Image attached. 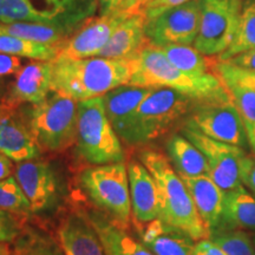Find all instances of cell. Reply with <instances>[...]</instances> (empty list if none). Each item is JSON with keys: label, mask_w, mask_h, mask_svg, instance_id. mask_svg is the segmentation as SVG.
Listing matches in <instances>:
<instances>
[{"label": "cell", "mask_w": 255, "mask_h": 255, "mask_svg": "<svg viewBox=\"0 0 255 255\" xmlns=\"http://www.w3.org/2000/svg\"><path fill=\"white\" fill-rule=\"evenodd\" d=\"M52 66V92L76 102L101 97L130 84L132 76L131 59L57 57Z\"/></svg>", "instance_id": "obj_1"}, {"label": "cell", "mask_w": 255, "mask_h": 255, "mask_svg": "<svg viewBox=\"0 0 255 255\" xmlns=\"http://www.w3.org/2000/svg\"><path fill=\"white\" fill-rule=\"evenodd\" d=\"M139 161L152 175L159 195V218L170 227L186 233L194 241L208 239L186 184L164 152L146 148L139 152Z\"/></svg>", "instance_id": "obj_2"}, {"label": "cell", "mask_w": 255, "mask_h": 255, "mask_svg": "<svg viewBox=\"0 0 255 255\" xmlns=\"http://www.w3.org/2000/svg\"><path fill=\"white\" fill-rule=\"evenodd\" d=\"M130 84L141 87L169 88L184 94L200 103L227 102L232 97L216 75L196 76L178 70L158 47L150 43L132 58Z\"/></svg>", "instance_id": "obj_3"}, {"label": "cell", "mask_w": 255, "mask_h": 255, "mask_svg": "<svg viewBox=\"0 0 255 255\" xmlns=\"http://www.w3.org/2000/svg\"><path fill=\"white\" fill-rule=\"evenodd\" d=\"M23 113L41 152L58 154L77 142L78 102L51 92Z\"/></svg>", "instance_id": "obj_4"}, {"label": "cell", "mask_w": 255, "mask_h": 255, "mask_svg": "<svg viewBox=\"0 0 255 255\" xmlns=\"http://www.w3.org/2000/svg\"><path fill=\"white\" fill-rule=\"evenodd\" d=\"M199 103L173 89L156 87L136 110L130 146H145L168 135Z\"/></svg>", "instance_id": "obj_5"}, {"label": "cell", "mask_w": 255, "mask_h": 255, "mask_svg": "<svg viewBox=\"0 0 255 255\" xmlns=\"http://www.w3.org/2000/svg\"><path fill=\"white\" fill-rule=\"evenodd\" d=\"M81 190L91 205L124 228L132 219L129 175L126 162L90 165L78 175Z\"/></svg>", "instance_id": "obj_6"}, {"label": "cell", "mask_w": 255, "mask_h": 255, "mask_svg": "<svg viewBox=\"0 0 255 255\" xmlns=\"http://www.w3.org/2000/svg\"><path fill=\"white\" fill-rule=\"evenodd\" d=\"M77 152L90 165L126 161L122 141L111 126L103 96L78 102Z\"/></svg>", "instance_id": "obj_7"}, {"label": "cell", "mask_w": 255, "mask_h": 255, "mask_svg": "<svg viewBox=\"0 0 255 255\" xmlns=\"http://www.w3.org/2000/svg\"><path fill=\"white\" fill-rule=\"evenodd\" d=\"M201 20L194 47L207 57L218 58L237 33L244 0H200Z\"/></svg>", "instance_id": "obj_8"}, {"label": "cell", "mask_w": 255, "mask_h": 255, "mask_svg": "<svg viewBox=\"0 0 255 255\" xmlns=\"http://www.w3.org/2000/svg\"><path fill=\"white\" fill-rule=\"evenodd\" d=\"M180 132L200 149L209 167V177L227 193L237 189L241 183V173L247 151L240 146L228 144L203 135L193 128L183 126Z\"/></svg>", "instance_id": "obj_9"}, {"label": "cell", "mask_w": 255, "mask_h": 255, "mask_svg": "<svg viewBox=\"0 0 255 255\" xmlns=\"http://www.w3.org/2000/svg\"><path fill=\"white\" fill-rule=\"evenodd\" d=\"M183 126L193 128L216 141L240 146L245 150L250 148L241 116L232 100L199 103L191 110Z\"/></svg>", "instance_id": "obj_10"}, {"label": "cell", "mask_w": 255, "mask_h": 255, "mask_svg": "<svg viewBox=\"0 0 255 255\" xmlns=\"http://www.w3.org/2000/svg\"><path fill=\"white\" fill-rule=\"evenodd\" d=\"M201 20L200 0H190L167 9L157 17L145 20V36L156 47L165 45L193 46L199 34Z\"/></svg>", "instance_id": "obj_11"}, {"label": "cell", "mask_w": 255, "mask_h": 255, "mask_svg": "<svg viewBox=\"0 0 255 255\" xmlns=\"http://www.w3.org/2000/svg\"><path fill=\"white\" fill-rule=\"evenodd\" d=\"M14 176L30 201L32 214H43L56 209L63 197V183L50 162L28 159L15 164Z\"/></svg>", "instance_id": "obj_12"}, {"label": "cell", "mask_w": 255, "mask_h": 255, "mask_svg": "<svg viewBox=\"0 0 255 255\" xmlns=\"http://www.w3.org/2000/svg\"><path fill=\"white\" fill-rule=\"evenodd\" d=\"M129 13L113 15H100L98 18L90 17L70 36L60 47L57 57L66 58H92L107 45L111 34L122 23Z\"/></svg>", "instance_id": "obj_13"}, {"label": "cell", "mask_w": 255, "mask_h": 255, "mask_svg": "<svg viewBox=\"0 0 255 255\" xmlns=\"http://www.w3.org/2000/svg\"><path fill=\"white\" fill-rule=\"evenodd\" d=\"M0 151L15 163L41 155L23 111L5 103H0Z\"/></svg>", "instance_id": "obj_14"}, {"label": "cell", "mask_w": 255, "mask_h": 255, "mask_svg": "<svg viewBox=\"0 0 255 255\" xmlns=\"http://www.w3.org/2000/svg\"><path fill=\"white\" fill-rule=\"evenodd\" d=\"M155 88L128 84L114 89L103 96L108 119L121 141L127 145L131 144L136 110Z\"/></svg>", "instance_id": "obj_15"}, {"label": "cell", "mask_w": 255, "mask_h": 255, "mask_svg": "<svg viewBox=\"0 0 255 255\" xmlns=\"http://www.w3.org/2000/svg\"><path fill=\"white\" fill-rule=\"evenodd\" d=\"M56 234L65 255H105L100 237L84 208H77L64 215Z\"/></svg>", "instance_id": "obj_16"}, {"label": "cell", "mask_w": 255, "mask_h": 255, "mask_svg": "<svg viewBox=\"0 0 255 255\" xmlns=\"http://www.w3.org/2000/svg\"><path fill=\"white\" fill-rule=\"evenodd\" d=\"M52 60H32L23 66L9 89L4 103L19 107L21 104H37L52 92Z\"/></svg>", "instance_id": "obj_17"}, {"label": "cell", "mask_w": 255, "mask_h": 255, "mask_svg": "<svg viewBox=\"0 0 255 255\" xmlns=\"http://www.w3.org/2000/svg\"><path fill=\"white\" fill-rule=\"evenodd\" d=\"M38 24L59 25L77 30L95 13L97 0H24Z\"/></svg>", "instance_id": "obj_18"}, {"label": "cell", "mask_w": 255, "mask_h": 255, "mask_svg": "<svg viewBox=\"0 0 255 255\" xmlns=\"http://www.w3.org/2000/svg\"><path fill=\"white\" fill-rule=\"evenodd\" d=\"M128 165L133 223H146L159 218L157 184L141 161Z\"/></svg>", "instance_id": "obj_19"}, {"label": "cell", "mask_w": 255, "mask_h": 255, "mask_svg": "<svg viewBox=\"0 0 255 255\" xmlns=\"http://www.w3.org/2000/svg\"><path fill=\"white\" fill-rule=\"evenodd\" d=\"M139 241L155 255H190L194 241L186 233L170 227L161 219L133 223Z\"/></svg>", "instance_id": "obj_20"}, {"label": "cell", "mask_w": 255, "mask_h": 255, "mask_svg": "<svg viewBox=\"0 0 255 255\" xmlns=\"http://www.w3.org/2000/svg\"><path fill=\"white\" fill-rule=\"evenodd\" d=\"M144 14L132 13L121 23L96 57L108 59H132L149 43L145 36Z\"/></svg>", "instance_id": "obj_21"}, {"label": "cell", "mask_w": 255, "mask_h": 255, "mask_svg": "<svg viewBox=\"0 0 255 255\" xmlns=\"http://www.w3.org/2000/svg\"><path fill=\"white\" fill-rule=\"evenodd\" d=\"M181 178L186 184L197 213L210 237V234L218 231L221 223L225 191L209 177V175L181 176Z\"/></svg>", "instance_id": "obj_22"}, {"label": "cell", "mask_w": 255, "mask_h": 255, "mask_svg": "<svg viewBox=\"0 0 255 255\" xmlns=\"http://www.w3.org/2000/svg\"><path fill=\"white\" fill-rule=\"evenodd\" d=\"M84 212L100 237L105 255H155L141 241L131 237L127 228L117 225L98 209H84Z\"/></svg>", "instance_id": "obj_23"}, {"label": "cell", "mask_w": 255, "mask_h": 255, "mask_svg": "<svg viewBox=\"0 0 255 255\" xmlns=\"http://www.w3.org/2000/svg\"><path fill=\"white\" fill-rule=\"evenodd\" d=\"M229 229L255 233V196L244 184L225 193L223 197L221 223L216 232Z\"/></svg>", "instance_id": "obj_24"}, {"label": "cell", "mask_w": 255, "mask_h": 255, "mask_svg": "<svg viewBox=\"0 0 255 255\" xmlns=\"http://www.w3.org/2000/svg\"><path fill=\"white\" fill-rule=\"evenodd\" d=\"M168 158L180 176L208 175L209 167L205 155L181 132L171 133L165 142Z\"/></svg>", "instance_id": "obj_25"}, {"label": "cell", "mask_w": 255, "mask_h": 255, "mask_svg": "<svg viewBox=\"0 0 255 255\" xmlns=\"http://www.w3.org/2000/svg\"><path fill=\"white\" fill-rule=\"evenodd\" d=\"M75 31L73 28L59 26V25L25 23V21L11 24L0 23V33L37 41V43L49 44V45L62 46Z\"/></svg>", "instance_id": "obj_26"}, {"label": "cell", "mask_w": 255, "mask_h": 255, "mask_svg": "<svg viewBox=\"0 0 255 255\" xmlns=\"http://www.w3.org/2000/svg\"><path fill=\"white\" fill-rule=\"evenodd\" d=\"M173 65L188 75L203 77L215 75L216 58L207 57L189 45H165L158 47Z\"/></svg>", "instance_id": "obj_27"}, {"label": "cell", "mask_w": 255, "mask_h": 255, "mask_svg": "<svg viewBox=\"0 0 255 255\" xmlns=\"http://www.w3.org/2000/svg\"><path fill=\"white\" fill-rule=\"evenodd\" d=\"M60 47L62 46L37 43V41L0 33V53H6V55L23 57L32 60L51 62L59 55Z\"/></svg>", "instance_id": "obj_28"}, {"label": "cell", "mask_w": 255, "mask_h": 255, "mask_svg": "<svg viewBox=\"0 0 255 255\" xmlns=\"http://www.w3.org/2000/svg\"><path fill=\"white\" fill-rule=\"evenodd\" d=\"M14 255H65L56 238L33 227H25L13 242Z\"/></svg>", "instance_id": "obj_29"}, {"label": "cell", "mask_w": 255, "mask_h": 255, "mask_svg": "<svg viewBox=\"0 0 255 255\" xmlns=\"http://www.w3.org/2000/svg\"><path fill=\"white\" fill-rule=\"evenodd\" d=\"M255 47V0H244L242 5L240 24L235 33L234 39L228 49L221 53L218 58L220 62H225L240 55L245 51Z\"/></svg>", "instance_id": "obj_30"}, {"label": "cell", "mask_w": 255, "mask_h": 255, "mask_svg": "<svg viewBox=\"0 0 255 255\" xmlns=\"http://www.w3.org/2000/svg\"><path fill=\"white\" fill-rule=\"evenodd\" d=\"M223 85L228 90L233 103L240 114L250 149L255 156V91L234 83H225Z\"/></svg>", "instance_id": "obj_31"}, {"label": "cell", "mask_w": 255, "mask_h": 255, "mask_svg": "<svg viewBox=\"0 0 255 255\" xmlns=\"http://www.w3.org/2000/svg\"><path fill=\"white\" fill-rule=\"evenodd\" d=\"M0 209L21 218L32 214L30 201L14 175L0 181Z\"/></svg>", "instance_id": "obj_32"}, {"label": "cell", "mask_w": 255, "mask_h": 255, "mask_svg": "<svg viewBox=\"0 0 255 255\" xmlns=\"http://www.w3.org/2000/svg\"><path fill=\"white\" fill-rule=\"evenodd\" d=\"M227 255H255L253 239L241 229H229L213 233L208 238Z\"/></svg>", "instance_id": "obj_33"}, {"label": "cell", "mask_w": 255, "mask_h": 255, "mask_svg": "<svg viewBox=\"0 0 255 255\" xmlns=\"http://www.w3.org/2000/svg\"><path fill=\"white\" fill-rule=\"evenodd\" d=\"M215 75L221 79L223 84L234 83L255 91V71L237 68L227 62H220L216 59Z\"/></svg>", "instance_id": "obj_34"}, {"label": "cell", "mask_w": 255, "mask_h": 255, "mask_svg": "<svg viewBox=\"0 0 255 255\" xmlns=\"http://www.w3.org/2000/svg\"><path fill=\"white\" fill-rule=\"evenodd\" d=\"M18 21L37 23V19L24 0H0V23L11 24Z\"/></svg>", "instance_id": "obj_35"}, {"label": "cell", "mask_w": 255, "mask_h": 255, "mask_svg": "<svg viewBox=\"0 0 255 255\" xmlns=\"http://www.w3.org/2000/svg\"><path fill=\"white\" fill-rule=\"evenodd\" d=\"M24 228V218L0 209V244H13Z\"/></svg>", "instance_id": "obj_36"}, {"label": "cell", "mask_w": 255, "mask_h": 255, "mask_svg": "<svg viewBox=\"0 0 255 255\" xmlns=\"http://www.w3.org/2000/svg\"><path fill=\"white\" fill-rule=\"evenodd\" d=\"M188 1H190V0H151L139 12L144 14L145 19H151L163 13L167 9L177 7V6L186 4Z\"/></svg>", "instance_id": "obj_37"}, {"label": "cell", "mask_w": 255, "mask_h": 255, "mask_svg": "<svg viewBox=\"0 0 255 255\" xmlns=\"http://www.w3.org/2000/svg\"><path fill=\"white\" fill-rule=\"evenodd\" d=\"M241 183L255 196V156L248 155L242 167Z\"/></svg>", "instance_id": "obj_38"}, {"label": "cell", "mask_w": 255, "mask_h": 255, "mask_svg": "<svg viewBox=\"0 0 255 255\" xmlns=\"http://www.w3.org/2000/svg\"><path fill=\"white\" fill-rule=\"evenodd\" d=\"M21 68L20 57L0 53V77L17 75Z\"/></svg>", "instance_id": "obj_39"}, {"label": "cell", "mask_w": 255, "mask_h": 255, "mask_svg": "<svg viewBox=\"0 0 255 255\" xmlns=\"http://www.w3.org/2000/svg\"><path fill=\"white\" fill-rule=\"evenodd\" d=\"M190 255H227L214 241L210 239H202L195 242Z\"/></svg>", "instance_id": "obj_40"}, {"label": "cell", "mask_w": 255, "mask_h": 255, "mask_svg": "<svg viewBox=\"0 0 255 255\" xmlns=\"http://www.w3.org/2000/svg\"><path fill=\"white\" fill-rule=\"evenodd\" d=\"M237 68L250 70V71H255V47L254 49L247 50L240 55L233 57V58L225 60Z\"/></svg>", "instance_id": "obj_41"}, {"label": "cell", "mask_w": 255, "mask_h": 255, "mask_svg": "<svg viewBox=\"0 0 255 255\" xmlns=\"http://www.w3.org/2000/svg\"><path fill=\"white\" fill-rule=\"evenodd\" d=\"M129 0H97V8L100 15H113L122 12Z\"/></svg>", "instance_id": "obj_42"}, {"label": "cell", "mask_w": 255, "mask_h": 255, "mask_svg": "<svg viewBox=\"0 0 255 255\" xmlns=\"http://www.w3.org/2000/svg\"><path fill=\"white\" fill-rule=\"evenodd\" d=\"M13 161L0 151V181L14 175Z\"/></svg>", "instance_id": "obj_43"}, {"label": "cell", "mask_w": 255, "mask_h": 255, "mask_svg": "<svg viewBox=\"0 0 255 255\" xmlns=\"http://www.w3.org/2000/svg\"><path fill=\"white\" fill-rule=\"evenodd\" d=\"M150 1L151 0H129V1L126 4V6L123 7L122 12H124V13H129V14L138 13V12Z\"/></svg>", "instance_id": "obj_44"}, {"label": "cell", "mask_w": 255, "mask_h": 255, "mask_svg": "<svg viewBox=\"0 0 255 255\" xmlns=\"http://www.w3.org/2000/svg\"><path fill=\"white\" fill-rule=\"evenodd\" d=\"M0 255H14L13 248L8 246V244H0Z\"/></svg>", "instance_id": "obj_45"}, {"label": "cell", "mask_w": 255, "mask_h": 255, "mask_svg": "<svg viewBox=\"0 0 255 255\" xmlns=\"http://www.w3.org/2000/svg\"><path fill=\"white\" fill-rule=\"evenodd\" d=\"M252 239H253V242H254V246H255V234H254V237H253V238H252Z\"/></svg>", "instance_id": "obj_46"}]
</instances>
